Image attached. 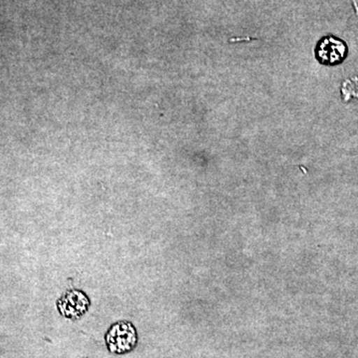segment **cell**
I'll use <instances>...</instances> for the list:
<instances>
[{"mask_svg":"<svg viewBox=\"0 0 358 358\" xmlns=\"http://www.w3.org/2000/svg\"><path fill=\"white\" fill-rule=\"evenodd\" d=\"M89 307V299L79 291H69L58 303L61 313L71 319L83 315Z\"/></svg>","mask_w":358,"mask_h":358,"instance_id":"obj_3","label":"cell"},{"mask_svg":"<svg viewBox=\"0 0 358 358\" xmlns=\"http://www.w3.org/2000/svg\"><path fill=\"white\" fill-rule=\"evenodd\" d=\"M106 341H107V345L110 352L115 353L128 352L136 345V329L129 322H119L110 329Z\"/></svg>","mask_w":358,"mask_h":358,"instance_id":"obj_1","label":"cell"},{"mask_svg":"<svg viewBox=\"0 0 358 358\" xmlns=\"http://www.w3.org/2000/svg\"><path fill=\"white\" fill-rule=\"evenodd\" d=\"M348 53L345 42L334 37H326L317 44L315 55L322 64L336 65L343 62Z\"/></svg>","mask_w":358,"mask_h":358,"instance_id":"obj_2","label":"cell"}]
</instances>
